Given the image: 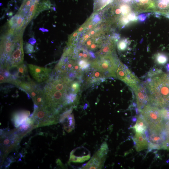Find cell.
<instances>
[{
  "mask_svg": "<svg viewBox=\"0 0 169 169\" xmlns=\"http://www.w3.org/2000/svg\"><path fill=\"white\" fill-rule=\"evenodd\" d=\"M24 29H9L1 38V68L9 70L23 63L24 52L23 35Z\"/></svg>",
  "mask_w": 169,
  "mask_h": 169,
  "instance_id": "1",
  "label": "cell"
},
{
  "mask_svg": "<svg viewBox=\"0 0 169 169\" xmlns=\"http://www.w3.org/2000/svg\"><path fill=\"white\" fill-rule=\"evenodd\" d=\"M146 83L149 102L161 108L169 106V76L160 73L150 77Z\"/></svg>",
  "mask_w": 169,
  "mask_h": 169,
  "instance_id": "2",
  "label": "cell"
},
{
  "mask_svg": "<svg viewBox=\"0 0 169 169\" xmlns=\"http://www.w3.org/2000/svg\"><path fill=\"white\" fill-rule=\"evenodd\" d=\"M148 126V129L158 131L163 130L165 121L158 107L148 104L140 111Z\"/></svg>",
  "mask_w": 169,
  "mask_h": 169,
  "instance_id": "3",
  "label": "cell"
},
{
  "mask_svg": "<svg viewBox=\"0 0 169 169\" xmlns=\"http://www.w3.org/2000/svg\"><path fill=\"white\" fill-rule=\"evenodd\" d=\"M118 61L111 54L98 57L91 63L92 68L103 72L105 77H116Z\"/></svg>",
  "mask_w": 169,
  "mask_h": 169,
  "instance_id": "4",
  "label": "cell"
},
{
  "mask_svg": "<svg viewBox=\"0 0 169 169\" xmlns=\"http://www.w3.org/2000/svg\"><path fill=\"white\" fill-rule=\"evenodd\" d=\"M116 74L119 79L133 89L140 82V80L125 65L119 61Z\"/></svg>",
  "mask_w": 169,
  "mask_h": 169,
  "instance_id": "5",
  "label": "cell"
},
{
  "mask_svg": "<svg viewBox=\"0 0 169 169\" xmlns=\"http://www.w3.org/2000/svg\"><path fill=\"white\" fill-rule=\"evenodd\" d=\"M149 142V150L162 149L163 142L166 140L164 131H158L147 129L145 132Z\"/></svg>",
  "mask_w": 169,
  "mask_h": 169,
  "instance_id": "6",
  "label": "cell"
},
{
  "mask_svg": "<svg viewBox=\"0 0 169 169\" xmlns=\"http://www.w3.org/2000/svg\"><path fill=\"white\" fill-rule=\"evenodd\" d=\"M29 71L34 79L38 82L46 81L49 78L52 70L32 64H28Z\"/></svg>",
  "mask_w": 169,
  "mask_h": 169,
  "instance_id": "7",
  "label": "cell"
},
{
  "mask_svg": "<svg viewBox=\"0 0 169 169\" xmlns=\"http://www.w3.org/2000/svg\"><path fill=\"white\" fill-rule=\"evenodd\" d=\"M133 90L136 96L138 109L140 111L149 102L146 87L142 84H138Z\"/></svg>",
  "mask_w": 169,
  "mask_h": 169,
  "instance_id": "8",
  "label": "cell"
},
{
  "mask_svg": "<svg viewBox=\"0 0 169 169\" xmlns=\"http://www.w3.org/2000/svg\"><path fill=\"white\" fill-rule=\"evenodd\" d=\"M133 140L137 151H140L148 148L149 142L145 133L136 132Z\"/></svg>",
  "mask_w": 169,
  "mask_h": 169,
  "instance_id": "9",
  "label": "cell"
},
{
  "mask_svg": "<svg viewBox=\"0 0 169 169\" xmlns=\"http://www.w3.org/2000/svg\"><path fill=\"white\" fill-rule=\"evenodd\" d=\"M155 0H134L131 3L134 8L138 12L154 10Z\"/></svg>",
  "mask_w": 169,
  "mask_h": 169,
  "instance_id": "10",
  "label": "cell"
},
{
  "mask_svg": "<svg viewBox=\"0 0 169 169\" xmlns=\"http://www.w3.org/2000/svg\"><path fill=\"white\" fill-rule=\"evenodd\" d=\"M106 157L101 155L97 151L91 160L83 167L84 169H100L103 166Z\"/></svg>",
  "mask_w": 169,
  "mask_h": 169,
  "instance_id": "11",
  "label": "cell"
},
{
  "mask_svg": "<svg viewBox=\"0 0 169 169\" xmlns=\"http://www.w3.org/2000/svg\"><path fill=\"white\" fill-rule=\"evenodd\" d=\"M154 10L157 13L169 16V0H155Z\"/></svg>",
  "mask_w": 169,
  "mask_h": 169,
  "instance_id": "12",
  "label": "cell"
},
{
  "mask_svg": "<svg viewBox=\"0 0 169 169\" xmlns=\"http://www.w3.org/2000/svg\"><path fill=\"white\" fill-rule=\"evenodd\" d=\"M93 69V70L87 76V81L90 83L104 81L106 77L104 73L99 70Z\"/></svg>",
  "mask_w": 169,
  "mask_h": 169,
  "instance_id": "13",
  "label": "cell"
},
{
  "mask_svg": "<svg viewBox=\"0 0 169 169\" xmlns=\"http://www.w3.org/2000/svg\"><path fill=\"white\" fill-rule=\"evenodd\" d=\"M77 152L76 154L73 151H71L69 160L74 162H82L88 160L90 157V154L87 150L82 154L78 153L76 149H74Z\"/></svg>",
  "mask_w": 169,
  "mask_h": 169,
  "instance_id": "14",
  "label": "cell"
},
{
  "mask_svg": "<svg viewBox=\"0 0 169 169\" xmlns=\"http://www.w3.org/2000/svg\"><path fill=\"white\" fill-rule=\"evenodd\" d=\"M30 115L28 111H22L14 114L13 117V120L14 125L16 127L21 125L28 118Z\"/></svg>",
  "mask_w": 169,
  "mask_h": 169,
  "instance_id": "15",
  "label": "cell"
},
{
  "mask_svg": "<svg viewBox=\"0 0 169 169\" xmlns=\"http://www.w3.org/2000/svg\"><path fill=\"white\" fill-rule=\"evenodd\" d=\"M136 132L145 133L148 129L146 123L142 115L141 114L138 117L136 124L133 126Z\"/></svg>",
  "mask_w": 169,
  "mask_h": 169,
  "instance_id": "16",
  "label": "cell"
},
{
  "mask_svg": "<svg viewBox=\"0 0 169 169\" xmlns=\"http://www.w3.org/2000/svg\"><path fill=\"white\" fill-rule=\"evenodd\" d=\"M16 70L11 74L14 80L19 79H23L27 75L28 72L27 68L26 65L23 63L19 65L16 67Z\"/></svg>",
  "mask_w": 169,
  "mask_h": 169,
  "instance_id": "17",
  "label": "cell"
},
{
  "mask_svg": "<svg viewBox=\"0 0 169 169\" xmlns=\"http://www.w3.org/2000/svg\"><path fill=\"white\" fill-rule=\"evenodd\" d=\"M0 83L8 82L13 84L15 80L9 71L3 68H1Z\"/></svg>",
  "mask_w": 169,
  "mask_h": 169,
  "instance_id": "18",
  "label": "cell"
},
{
  "mask_svg": "<svg viewBox=\"0 0 169 169\" xmlns=\"http://www.w3.org/2000/svg\"><path fill=\"white\" fill-rule=\"evenodd\" d=\"M114 0H94V9L95 11L101 10Z\"/></svg>",
  "mask_w": 169,
  "mask_h": 169,
  "instance_id": "19",
  "label": "cell"
},
{
  "mask_svg": "<svg viewBox=\"0 0 169 169\" xmlns=\"http://www.w3.org/2000/svg\"><path fill=\"white\" fill-rule=\"evenodd\" d=\"M78 64L79 67L82 70L88 69L91 65L88 60L85 59H79Z\"/></svg>",
  "mask_w": 169,
  "mask_h": 169,
  "instance_id": "20",
  "label": "cell"
},
{
  "mask_svg": "<svg viewBox=\"0 0 169 169\" xmlns=\"http://www.w3.org/2000/svg\"><path fill=\"white\" fill-rule=\"evenodd\" d=\"M156 59L158 64L163 65L166 64L168 61L167 57L164 54L159 53L157 54Z\"/></svg>",
  "mask_w": 169,
  "mask_h": 169,
  "instance_id": "21",
  "label": "cell"
},
{
  "mask_svg": "<svg viewBox=\"0 0 169 169\" xmlns=\"http://www.w3.org/2000/svg\"><path fill=\"white\" fill-rule=\"evenodd\" d=\"M128 41L126 39L120 40L118 43L117 48L121 51H124L127 47Z\"/></svg>",
  "mask_w": 169,
  "mask_h": 169,
  "instance_id": "22",
  "label": "cell"
},
{
  "mask_svg": "<svg viewBox=\"0 0 169 169\" xmlns=\"http://www.w3.org/2000/svg\"><path fill=\"white\" fill-rule=\"evenodd\" d=\"M160 111L165 121H169V106L161 108Z\"/></svg>",
  "mask_w": 169,
  "mask_h": 169,
  "instance_id": "23",
  "label": "cell"
},
{
  "mask_svg": "<svg viewBox=\"0 0 169 169\" xmlns=\"http://www.w3.org/2000/svg\"><path fill=\"white\" fill-rule=\"evenodd\" d=\"M70 89L71 93L76 94L80 90V84L79 83L76 81L72 82L70 85Z\"/></svg>",
  "mask_w": 169,
  "mask_h": 169,
  "instance_id": "24",
  "label": "cell"
},
{
  "mask_svg": "<svg viewBox=\"0 0 169 169\" xmlns=\"http://www.w3.org/2000/svg\"><path fill=\"white\" fill-rule=\"evenodd\" d=\"M76 94L70 93L68 94L66 97V103L67 105H69L74 103L77 100Z\"/></svg>",
  "mask_w": 169,
  "mask_h": 169,
  "instance_id": "25",
  "label": "cell"
},
{
  "mask_svg": "<svg viewBox=\"0 0 169 169\" xmlns=\"http://www.w3.org/2000/svg\"><path fill=\"white\" fill-rule=\"evenodd\" d=\"M127 17L130 22L137 21L138 19L137 17H136L135 13L131 12L127 15Z\"/></svg>",
  "mask_w": 169,
  "mask_h": 169,
  "instance_id": "26",
  "label": "cell"
},
{
  "mask_svg": "<svg viewBox=\"0 0 169 169\" xmlns=\"http://www.w3.org/2000/svg\"><path fill=\"white\" fill-rule=\"evenodd\" d=\"M164 130L166 136V140H169V121H165Z\"/></svg>",
  "mask_w": 169,
  "mask_h": 169,
  "instance_id": "27",
  "label": "cell"
},
{
  "mask_svg": "<svg viewBox=\"0 0 169 169\" xmlns=\"http://www.w3.org/2000/svg\"><path fill=\"white\" fill-rule=\"evenodd\" d=\"M26 53L30 54L34 52L33 46L31 44L27 43L26 44Z\"/></svg>",
  "mask_w": 169,
  "mask_h": 169,
  "instance_id": "28",
  "label": "cell"
},
{
  "mask_svg": "<svg viewBox=\"0 0 169 169\" xmlns=\"http://www.w3.org/2000/svg\"><path fill=\"white\" fill-rule=\"evenodd\" d=\"M147 17V14H141L138 16L137 18L140 21L142 22L146 19Z\"/></svg>",
  "mask_w": 169,
  "mask_h": 169,
  "instance_id": "29",
  "label": "cell"
},
{
  "mask_svg": "<svg viewBox=\"0 0 169 169\" xmlns=\"http://www.w3.org/2000/svg\"><path fill=\"white\" fill-rule=\"evenodd\" d=\"M162 149L169 150V140H166L163 142Z\"/></svg>",
  "mask_w": 169,
  "mask_h": 169,
  "instance_id": "30",
  "label": "cell"
},
{
  "mask_svg": "<svg viewBox=\"0 0 169 169\" xmlns=\"http://www.w3.org/2000/svg\"><path fill=\"white\" fill-rule=\"evenodd\" d=\"M36 42V40L33 38H31L29 39L28 42L30 43L31 44H33Z\"/></svg>",
  "mask_w": 169,
  "mask_h": 169,
  "instance_id": "31",
  "label": "cell"
},
{
  "mask_svg": "<svg viewBox=\"0 0 169 169\" xmlns=\"http://www.w3.org/2000/svg\"><path fill=\"white\" fill-rule=\"evenodd\" d=\"M121 0L124 3L128 4L130 3H131L134 0Z\"/></svg>",
  "mask_w": 169,
  "mask_h": 169,
  "instance_id": "32",
  "label": "cell"
},
{
  "mask_svg": "<svg viewBox=\"0 0 169 169\" xmlns=\"http://www.w3.org/2000/svg\"><path fill=\"white\" fill-rule=\"evenodd\" d=\"M39 29L44 32H48L49 31L48 30L45 29V28H40Z\"/></svg>",
  "mask_w": 169,
  "mask_h": 169,
  "instance_id": "33",
  "label": "cell"
},
{
  "mask_svg": "<svg viewBox=\"0 0 169 169\" xmlns=\"http://www.w3.org/2000/svg\"><path fill=\"white\" fill-rule=\"evenodd\" d=\"M166 69L167 71L169 72V63H168L166 65Z\"/></svg>",
  "mask_w": 169,
  "mask_h": 169,
  "instance_id": "34",
  "label": "cell"
},
{
  "mask_svg": "<svg viewBox=\"0 0 169 169\" xmlns=\"http://www.w3.org/2000/svg\"><path fill=\"white\" fill-rule=\"evenodd\" d=\"M166 17H167V18H169V16H166Z\"/></svg>",
  "mask_w": 169,
  "mask_h": 169,
  "instance_id": "35",
  "label": "cell"
}]
</instances>
